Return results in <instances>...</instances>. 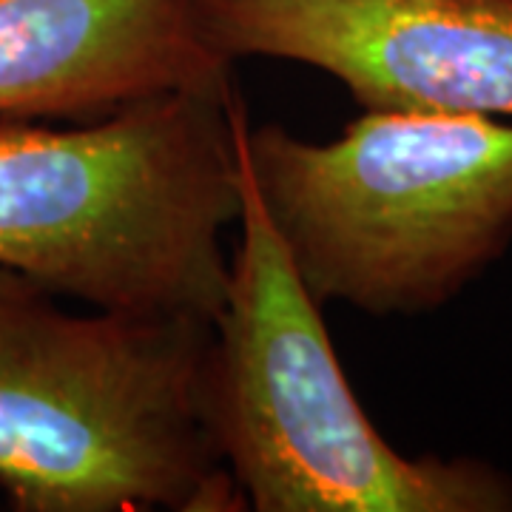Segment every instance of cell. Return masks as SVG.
I'll return each instance as SVG.
<instances>
[{"label":"cell","mask_w":512,"mask_h":512,"mask_svg":"<svg viewBox=\"0 0 512 512\" xmlns=\"http://www.w3.org/2000/svg\"><path fill=\"white\" fill-rule=\"evenodd\" d=\"M234 92L157 94L69 128L0 120V265L100 311L214 322L239 217Z\"/></svg>","instance_id":"cell-1"},{"label":"cell","mask_w":512,"mask_h":512,"mask_svg":"<svg viewBox=\"0 0 512 512\" xmlns=\"http://www.w3.org/2000/svg\"><path fill=\"white\" fill-rule=\"evenodd\" d=\"M239 245L200 367V416L248 510L512 512V476L484 458L404 456L370 421L322 308L296 276L248 168L231 97Z\"/></svg>","instance_id":"cell-2"},{"label":"cell","mask_w":512,"mask_h":512,"mask_svg":"<svg viewBox=\"0 0 512 512\" xmlns=\"http://www.w3.org/2000/svg\"><path fill=\"white\" fill-rule=\"evenodd\" d=\"M211 322L69 311L0 265V490L20 512L248 510L200 416Z\"/></svg>","instance_id":"cell-3"},{"label":"cell","mask_w":512,"mask_h":512,"mask_svg":"<svg viewBox=\"0 0 512 512\" xmlns=\"http://www.w3.org/2000/svg\"><path fill=\"white\" fill-rule=\"evenodd\" d=\"M242 146L322 311L436 313L512 245V123L498 117L365 111L328 143L248 123Z\"/></svg>","instance_id":"cell-4"},{"label":"cell","mask_w":512,"mask_h":512,"mask_svg":"<svg viewBox=\"0 0 512 512\" xmlns=\"http://www.w3.org/2000/svg\"><path fill=\"white\" fill-rule=\"evenodd\" d=\"M228 63L291 60L362 111L512 117V0H191Z\"/></svg>","instance_id":"cell-5"},{"label":"cell","mask_w":512,"mask_h":512,"mask_svg":"<svg viewBox=\"0 0 512 512\" xmlns=\"http://www.w3.org/2000/svg\"><path fill=\"white\" fill-rule=\"evenodd\" d=\"M234 63L191 0H0V120L89 123L168 92H225Z\"/></svg>","instance_id":"cell-6"}]
</instances>
